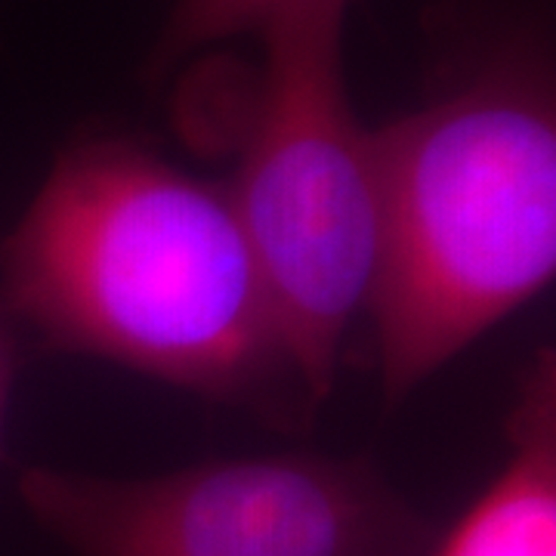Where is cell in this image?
<instances>
[{
	"label": "cell",
	"instance_id": "cell-3",
	"mask_svg": "<svg viewBox=\"0 0 556 556\" xmlns=\"http://www.w3.org/2000/svg\"><path fill=\"white\" fill-rule=\"evenodd\" d=\"M346 10L298 0L260 28L263 62L223 179L318 405L378 276V149L350 100Z\"/></svg>",
	"mask_w": 556,
	"mask_h": 556
},
{
	"label": "cell",
	"instance_id": "cell-4",
	"mask_svg": "<svg viewBox=\"0 0 556 556\" xmlns=\"http://www.w3.org/2000/svg\"><path fill=\"white\" fill-rule=\"evenodd\" d=\"M20 497L72 556H430L439 541L368 457L316 452L124 479L28 467Z\"/></svg>",
	"mask_w": 556,
	"mask_h": 556
},
{
	"label": "cell",
	"instance_id": "cell-6",
	"mask_svg": "<svg viewBox=\"0 0 556 556\" xmlns=\"http://www.w3.org/2000/svg\"><path fill=\"white\" fill-rule=\"evenodd\" d=\"M298 0H174V10L152 47L149 75L164 78L177 62L223 40L254 35Z\"/></svg>",
	"mask_w": 556,
	"mask_h": 556
},
{
	"label": "cell",
	"instance_id": "cell-5",
	"mask_svg": "<svg viewBox=\"0 0 556 556\" xmlns=\"http://www.w3.org/2000/svg\"><path fill=\"white\" fill-rule=\"evenodd\" d=\"M430 556H556V353L541 346L507 415V460Z\"/></svg>",
	"mask_w": 556,
	"mask_h": 556
},
{
	"label": "cell",
	"instance_id": "cell-1",
	"mask_svg": "<svg viewBox=\"0 0 556 556\" xmlns=\"http://www.w3.org/2000/svg\"><path fill=\"white\" fill-rule=\"evenodd\" d=\"M0 309L22 340L93 356L273 420L318 402L223 179L130 137L62 149L0 239Z\"/></svg>",
	"mask_w": 556,
	"mask_h": 556
},
{
	"label": "cell",
	"instance_id": "cell-2",
	"mask_svg": "<svg viewBox=\"0 0 556 556\" xmlns=\"http://www.w3.org/2000/svg\"><path fill=\"white\" fill-rule=\"evenodd\" d=\"M383 399L399 405L556 276V109L538 53L507 50L375 130Z\"/></svg>",
	"mask_w": 556,
	"mask_h": 556
},
{
	"label": "cell",
	"instance_id": "cell-7",
	"mask_svg": "<svg viewBox=\"0 0 556 556\" xmlns=\"http://www.w3.org/2000/svg\"><path fill=\"white\" fill-rule=\"evenodd\" d=\"M22 358H25V340L0 309V452H3L7 415H10V402H13V387L20 380Z\"/></svg>",
	"mask_w": 556,
	"mask_h": 556
}]
</instances>
